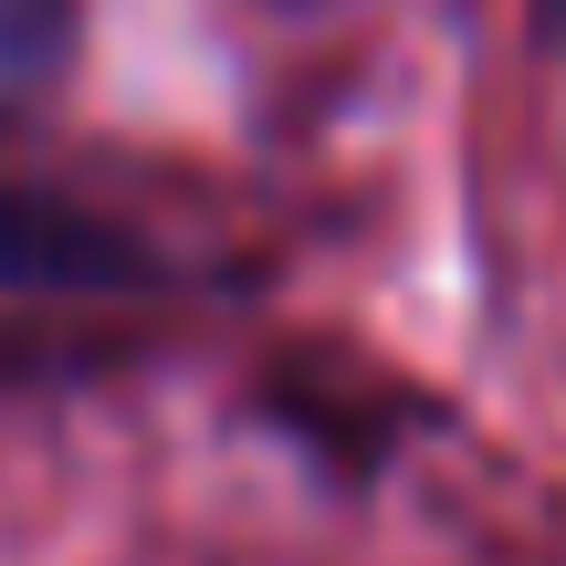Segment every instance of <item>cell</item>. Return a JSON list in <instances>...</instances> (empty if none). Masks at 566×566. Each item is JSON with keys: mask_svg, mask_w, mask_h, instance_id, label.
Segmentation results:
<instances>
[{"mask_svg": "<svg viewBox=\"0 0 566 566\" xmlns=\"http://www.w3.org/2000/svg\"><path fill=\"white\" fill-rule=\"evenodd\" d=\"M137 283V242L53 189H0V294H116Z\"/></svg>", "mask_w": 566, "mask_h": 566, "instance_id": "obj_1", "label": "cell"}, {"mask_svg": "<svg viewBox=\"0 0 566 566\" xmlns=\"http://www.w3.org/2000/svg\"><path fill=\"white\" fill-rule=\"evenodd\" d=\"M74 11L84 0H0V105L42 95L74 53Z\"/></svg>", "mask_w": 566, "mask_h": 566, "instance_id": "obj_2", "label": "cell"}]
</instances>
